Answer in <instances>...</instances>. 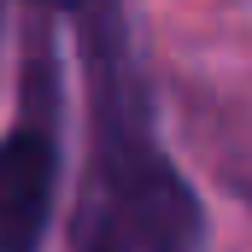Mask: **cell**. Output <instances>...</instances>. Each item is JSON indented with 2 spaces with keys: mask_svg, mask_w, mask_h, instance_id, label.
Returning a JSON list of instances; mask_svg holds the SVG:
<instances>
[{
  "mask_svg": "<svg viewBox=\"0 0 252 252\" xmlns=\"http://www.w3.org/2000/svg\"><path fill=\"white\" fill-rule=\"evenodd\" d=\"M0 30H6V6H0Z\"/></svg>",
  "mask_w": 252,
  "mask_h": 252,
  "instance_id": "3",
  "label": "cell"
},
{
  "mask_svg": "<svg viewBox=\"0 0 252 252\" xmlns=\"http://www.w3.org/2000/svg\"><path fill=\"white\" fill-rule=\"evenodd\" d=\"M76 59L88 112V164L70 217V252H205V205L164 153L158 100L124 6H76Z\"/></svg>",
  "mask_w": 252,
  "mask_h": 252,
  "instance_id": "1",
  "label": "cell"
},
{
  "mask_svg": "<svg viewBox=\"0 0 252 252\" xmlns=\"http://www.w3.org/2000/svg\"><path fill=\"white\" fill-rule=\"evenodd\" d=\"M59 18L41 12L24 64V106L0 135V252H41L59 217L64 182V70H59Z\"/></svg>",
  "mask_w": 252,
  "mask_h": 252,
  "instance_id": "2",
  "label": "cell"
}]
</instances>
